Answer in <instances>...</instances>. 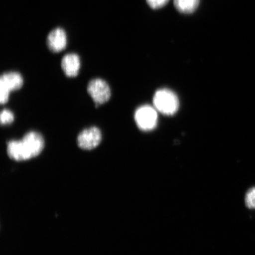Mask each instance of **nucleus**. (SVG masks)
Returning <instances> with one entry per match:
<instances>
[{
    "instance_id": "nucleus-1",
    "label": "nucleus",
    "mask_w": 255,
    "mask_h": 255,
    "mask_svg": "<svg viewBox=\"0 0 255 255\" xmlns=\"http://www.w3.org/2000/svg\"><path fill=\"white\" fill-rule=\"evenodd\" d=\"M24 79L20 73L11 71L3 73L0 77V103L7 104L11 92L23 87Z\"/></svg>"
},
{
    "instance_id": "nucleus-2",
    "label": "nucleus",
    "mask_w": 255,
    "mask_h": 255,
    "mask_svg": "<svg viewBox=\"0 0 255 255\" xmlns=\"http://www.w3.org/2000/svg\"><path fill=\"white\" fill-rule=\"evenodd\" d=\"M153 103L156 110L168 116L176 113L179 107L177 96L168 89H161L156 92Z\"/></svg>"
},
{
    "instance_id": "nucleus-3",
    "label": "nucleus",
    "mask_w": 255,
    "mask_h": 255,
    "mask_svg": "<svg viewBox=\"0 0 255 255\" xmlns=\"http://www.w3.org/2000/svg\"><path fill=\"white\" fill-rule=\"evenodd\" d=\"M87 91L94 101L96 107L107 103L111 97L110 85L104 79L100 78L91 80L88 85Z\"/></svg>"
},
{
    "instance_id": "nucleus-4",
    "label": "nucleus",
    "mask_w": 255,
    "mask_h": 255,
    "mask_svg": "<svg viewBox=\"0 0 255 255\" xmlns=\"http://www.w3.org/2000/svg\"><path fill=\"white\" fill-rule=\"evenodd\" d=\"M103 135L98 127L88 128L79 133L77 137L79 147L84 150H92L100 144Z\"/></svg>"
},
{
    "instance_id": "nucleus-5",
    "label": "nucleus",
    "mask_w": 255,
    "mask_h": 255,
    "mask_svg": "<svg viewBox=\"0 0 255 255\" xmlns=\"http://www.w3.org/2000/svg\"><path fill=\"white\" fill-rule=\"evenodd\" d=\"M157 113L155 108L144 105L138 108L135 113L137 126L143 130L154 129L157 123Z\"/></svg>"
},
{
    "instance_id": "nucleus-6",
    "label": "nucleus",
    "mask_w": 255,
    "mask_h": 255,
    "mask_svg": "<svg viewBox=\"0 0 255 255\" xmlns=\"http://www.w3.org/2000/svg\"><path fill=\"white\" fill-rule=\"evenodd\" d=\"M21 140L31 159L37 157L43 151L44 147V139L42 135L39 132H28L25 133Z\"/></svg>"
},
{
    "instance_id": "nucleus-7",
    "label": "nucleus",
    "mask_w": 255,
    "mask_h": 255,
    "mask_svg": "<svg viewBox=\"0 0 255 255\" xmlns=\"http://www.w3.org/2000/svg\"><path fill=\"white\" fill-rule=\"evenodd\" d=\"M68 44V36L61 27L54 28L47 37V45L51 52L59 53L65 49Z\"/></svg>"
},
{
    "instance_id": "nucleus-8",
    "label": "nucleus",
    "mask_w": 255,
    "mask_h": 255,
    "mask_svg": "<svg viewBox=\"0 0 255 255\" xmlns=\"http://www.w3.org/2000/svg\"><path fill=\"white\" fill-rule=\"evenodd\" d=\"M81 62L77 54L68 53L63 56L61 61V68L64 73L69 78H74L79 74Z\"/></svg>"
},
{
    "instance_id": "nucleus-9",
    "label": "nucleus",
    "mask_w": 255,
    "mask_h": 255,
    "mask_svg": "<svg viewBox=\"0 0 255 255\" xmlns=\"http://www.w3.org/2000/svg\"><path fill=\"white\" fill-rule=\"evenodd\" d=\"M8 157L14 161H22L30 159L22 140H11L7 142Z\"/></svg>"
},
{
    "instance_id": "nucleus-10",
    "label": "nucleus",
    "mask_w": 255,
    "mask_h": 255,
    "mask_svg": "<svg viewBox=\"0 0 255 255\" xmlns=\"http://www.w3.org/2000/svg\"><path fill=\"white\" fill-rule=\"evenodd\" d=\"M200 0H174V5L178 11L182 14L193 13L199 7Z\"/></svg>"
},
{
    "instance_id": "nucleus-11",
    "label": "nucleus",
    "mask_w": 255,
    "mask_h": 255,
    "mask_svg": "<svg viewBox=\"0 0 255 255\" xmlns=\"http://www.w3.org/2000/svg\"><path fill=\"white\" fill-rule=\"evenodd\" d=\"M14 121V115L10 110H2L0 114V121L2 126L9 125Z\"/></svg>"
},
{
    "instance_id": "nucleus-12",
    "label": "nucleus",
    "mask_w": 255,
    "mask_h": 255,
    "mask_svg": "<svg viewBox=\"0 0 255 255\" xmlns=\"http://www.w3.org/2000/svg\"><path fill=\"white\" fill-rule=\"evenodd\" d=\"M245 205L249 209H255V187L251 188L247 191L245 196Z\"/></svg>"
},
{
    "instance_id": "nucleus-13",
    "label": "nucleus",
    "mask_w": 255,
    "mask_h": 255,
    "mask_svg": "<svg viewBox=\"0 0 255 255\" xmlns=\"http://www.w3.org/2000/svg\"><path fill=\"white\" fill-rule=\"evenodd\" d=\"M147 4L152 9H159L164 7L169 0H146Z\"/></svg>"
}]
</instances>
